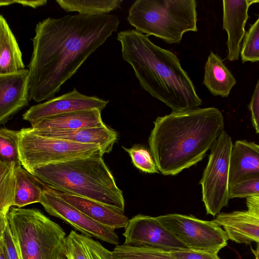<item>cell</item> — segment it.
<instances>
[{"instance_id":"cell-20","label":"cell","mask_w":259,"mask_h":259,"mask_svg":"<svg viewBox=\"0 0 259 259\" xmlns=\"http://www.w3.org/2000/svg\"><path fill=\"white\" fill-rule=\"evenodd\" d=\"M203 83L213 96L227 97L236 80L217 55L211 52L204 66Z\"/></svg>"},{"instance_id":"cell-10","label":"cell","mask_w":259,"mask_h":259,"mask_svg":"<svg viewBox=\"0 0 259 259\" xmlns=\"http://www.w3.org/2000/svg\"><path fill=\"white\" fill-rule=\"evenodd\" d=\"M43 186L40 203L48 213L65 221L83 235L118 244L119 238L114 230L94 221L57 196L52 189Z\"/></svg>"},{"instance_id":"cell-30","label":"cell","mask_w":259,"mask_h":259,"mask_svg":"<svg viewBox=\"0 0 259 259\" xmlns=\"http://www.w3.org/2000/svg\"><path fill=\"white\" fill-rule=\"evenodd\" d=\"M230 199L247 198L259 195V179L238 183L229 187Z\"/></svg>"},{"instance_id":"cell-34","label":"cell","mask_w":259,"mask_h":259,"mask_svg":"<svg viewBox=\"0 0 259 259\" xmlns=\"http://www.w3.org/2000/svg\"><path fill=\"white\" fill-rule=\"evenodd\" d=\"M48 3L47 0L26 1V0H14V4H20L23 6L29 7L34 9L44 6Z\"/></svg>"},{"instance_id":"cell-24","label":"cell","mask_w":259,"mask_h":259,"mask_svg":"<svg viewBox=\"0 0 259 259\" xmlns=\"http://www.w3.org/2000/svg\"><path fill=\"white\" fill-rule=\"evenodd\" d=\"M40 183L23 167L17 169L14 206L21 208L28 204L40 203L42 192Z\"/></svg>"},{"instance_id":"cell-33","label":"cell","mask_w":259,"mask_h":259,"mask_svg":"<svg viewBox=\"0 0 259 259\" xmlns=\"http://www.w3.org/2000/svg\"><path fill=\"white\" fill-rule=\"evenodd\" d=\"M252 125L259 134V77L249 105Z\"/></svg>"},{"instance_id":"cell-12","label":"cell","mask_w":259,"mask_h":259,"mask_svg":"<svg viewBox=\"0 0 259 259\" xmlns=\"http://www.w3.org/2000/svg\"><path fill=\"white\" fill-rule=\"evenodd\" d=\"M108 102L97 96L82 94L74 88L70 92L31 106L23 114L22 118L32 126L42 119L52 116L95 109L102 111Z\"/></svg>"},{"instance_id":"cell-37","label":"cell","mask_w":259,"mask_h":259,"mask_svg":"<svg viewBox=\"0 0 259 259\" xmlns=\"http://www.w3.org/2000/svg\"><path fill=\"white\" fill-rule=\"evenodd\" d=\"M61 259H67L66 258L64 257V258H62Z\"/></svg>"},{"instance_id":"cell-32","label":"cell","mask_w":259,"mask_h":259,"mask_svg":"<svg viewBox=\"0 0 259 259\" xmlns=\"http://www.w3.org/2000/svg\"><path fill=\"white\" fill-rule=\"evenodd\" d=\"M177 259H221L218 253L192 250L188 248L169 251Z\"/></svg>"},{"instance_id":"cell-26","label":"cell","mask_w":259,"mask_h":259,"mask_svg":"<svg viewBox=\"0 0 259 259\" xmlns=\"http://www.w3.org/2000/svg\"><path fill=\"white\" fill-rule=\"evenodd\" d=\"M112 252L114 259H177L163 250L124 244L116 245Z\"/></svg>"},{"instance_id":"cell-1","label":"cell","mask_w":259,"mask_h":259,"mask_svg":"<svg viewBox=\"0 0 259 259\" xmlns=\"http://www.w3.org/2000/svg\"><path fill=\"white\" fill-rule=\"evenodd\" d=\"M119 24L114 15L48 17L35 26L29 71V101L53 98Z\"/></svg>"},{"instance_id":"cell-29","label":"cell","mask_w":259,"mask_h":259,"mask_svg":"<svg viewBox=\"0 0 259 259\" xmlns=\"http://www.w3.org/2000/svg\"><path fill=\"white\" fill-rule=\"evenodd\" d=\"M131 157L133 164L138 169L147 173H157L158 170L154 159L144 147L135 145L130 148L123 147Z\"/></svg>"},{"instance_id":"cell-2","label":"cell","mask_w":259,"mask_h":259,"mask_svg":"<svg viewBox=\"0 0 259 259\" xmlns=\"http://www.w3.org/2000/svg\"><path fill=\"white\" fill-rule=\"evenodd\" d=\"M215 107L195 108L158 117L148 143L158 170L174 176L202 160L224 130Z\"/></svg>"},{"instance_id":"cell-22","label":"cell","mask_w":259,"mask_h":259,"mask_svg":"<svg viewBox=\"0 0 259 259\" xmlns=\"http://www.w3.org/2000/svg\"><path fill=\"white\" fill-rule=\"evenodd\" d=\"M67 259H114L112 251L99 241L71 230L66 238Z\"/></svg>"},{"instance_id":"cell-5","label":"cell","mask_w":259,"mask_h":259,"mask_svg":"<svg viewBox=\"0 0 259 259\" xmlns=\"http://www.w3.org/2000/svg\"><path fill=\"white\" fill-rule=\"evenodd\" d=\"M195 0H137L127 20L136 30L168 44L179 43L188 31H197Z\"/></svg>"},{"instance_id":"cell-6","label":"cell","mask_w":259,"mask_h":259,"mask_svg":"<svg viewBox=\"0 0 259 259\" xmlns=\"http://www.w3.org/2000/svg\"><path fill=\"white\" fill-rule=\"evenodd\" d=\"M8 220L20 259L66 258V233L40 210L12 207Z\"/></svg>"},{"instance_id":"cell-4","label":"cell","mask_w":259,"mask_h":259,"mask_svg":"<svg viewBox=\"0 0 259 259\" xmlns=\"http://www.w3.org/2000/svg\"><path fill=\"white\" fill-rule=\"evenodd\" d=\"M28 171L50 189L91 199L124 212L122 192L101 155L39 166Z\"/></svg>"},{"instance_id":"cell-18","label":"cell","mask_w":259,"mask_h":259,"mask_svg":"<svg viewBox=\"0 0 259 259\" xmlns=\"http://www.w3.org/2000/svg\"><path fill=\"white\" fill-rule=\"evenodd\" d=\"M59 197L94 221L113 230L127 226L130 219L124 212L84 197L53 190Z\"/></svg>"},{"instance_id":"cell-23","label":"cell","mask_w":259,"mask_h":259,"mask_svg":"<svg viewBox=\"0 0 259 259\" xmlns=\"http://www.w3.org/2000/svg\"><path fill=\"white\" fill-rule=\"evenodd\" d=\"M17 168L15 163L0 161V230L8 224V214L14 206Z\"/></svg>"},{"instance_id":"cell-13","label":"cell","mask_w":259,"mask_h":259,"mask_svg":"<svg viewBox=\"0 0 259 259\" xmlns=\"http://www.w3.org/2000/svg\"><path fill=\"white\" fill-rule=\"evenodd\" d=\"M246 210L221 213L212 221L229 239L238 243H259V195L246 198Z\"/></svg>"},{"instance_id":"cell-14","label":"cell","mask_w":259,"mask_h":259,"mask_svg":"<svg viewBox=\"0 0 259 259\" xmlns=\"http://www.w3.org/2000/svg\"><path fill=\"white\" fill-rule=\"evenodd\" d=\"M29 71L0 74V124H5L28 105Z\"/></svg>"},{"instance_id":"cell-16","label":"cell","mask_w":259,"mask_h":259,"mask_svg":"<svg viewBox=\"0 0 259 259\" xmlns=\"http://www.w3.org/2000/svg\"><path fill=\"white\" fill-rule=\"evenodd\" d=\"M254 179H259V144L236 141L230 158L229 187Z\"/></svg>"},{"instance_id":"cell-3","label":"cell","mask_w":259,"mask_h":259,"mask_svg":"<svg viewBox=\"0 0 259 259\" xmlns=\"http://www.w3.org/2000/svg\"><path fill=\"white\" fill-rule=\"evenodd\" d=\"M123 59L132 67L141 86L172 112L198 108L202 101L178 57L135 30L117 34Z\"/></svg>"},{"instance_id":"cell-8","label":"cell","mask_w":259,"mask_h":259,"mask_svg":"<svg viewBox=\"0 0 259 259\" xmlns=\"http://www.w3.org/2000/svg\"><path fill=\"white\" fill-rule=\"evenodd\" d=\"M233 144L224 130L210 148L200 184L207 214L215 216L228 204L230 158Z\"/></svg>"},{"instance_id":"cell-21","label":"cell","mask_w":259,"mask_h":259,"mask_svg":"<svg viewBox=\"0 0 259 259\" xmlns=\"http://www.w3.org/2000/svg\"><path fill=\"white\" fill-rule=\"evenodd\" d=\"M25 69L17 39L5 17L0 15V74Z\"/></svg>"},{"instance_id":"cell-11","label":"cell","mask_w":259,"mask_h":259,"mask_svg":"<svg viewBox=\"0 0 259 259\" xmlns=\"http://www.w3.org/2000/svg\"><path fill=\"white\" fill-rule=\"evenodd\" d=\"M124 244L156 248L167 252L187 248L156 219L138 214L130 220L123 233Z\"/></svg>"},{"instance_id":"cell-28","label":"cell","mask_w":259,"mask_h":259,"mask_svg":"<svg viewBox=\"0 0 259 259\" xmlns=\"http://www.w3.org/2000/svg\"><path fill=\"white\" fill-rule=\"evenodd\" d=\"M240 55L243 63L259 61V17L245 33Z\"/></svg>"},{"instance_id":"cell-35","label":"cell","mask_w":259,"mask_h":259,"mask_svg":"<svg viewBox=\"0 0 259 259\" xmlns=\"http://www.w3.org/2000/svg\"><path fill=\"white\" fill-rule=\"evenodd\" d=\"M255 256V259H259V243H256V247L255 249H251Z\"/></svg>"},{"instance_id":"cell-25","label":"cell","mask_w":259,"mask_h":259,"mask_svg":"<svg viewBox=\"0 0 259 259\" xmlns=\"http://www.w3.org/2000/svg\"><path fill=\"white\" fill-rule=\"evenodd\" d=\"M56 3L66 12L78 14L98 16L108 14L120 7L122 0H56Z\"/></svg>"},{"instance_id":"cell-31","label":"cell","mask_w":259,"mask_h":259,"mask_svg":"<svg viewBox=\"0 0 259 259\" xmlns=\"http://www.w3.org/2000/svg\"><path fill=\"white\" fill-rule=\"evenodd\" d=\"M0 244L2 245L8 259H20L9 225L0 230Z\"/></svg>"},{"instance_id":"cell-17","label":"cell","mask_w":259,"mask_h":259,"mask_svg":"<svg viewBox=\"0 0 259 259\" xmlns=\"http://www.w3.org/2000/svg\"><path fill=\"white\" fill-rule=\"evenodd\" d=\"M105 125L101 117V111L95 109L46 117L29 128L35 132H58Z\"/></svg>"},{"instance_id":"cell-9","label":"cell","mask_w":259,"mask_h":259,"mask_svg":"<svg viewBox=\"0 0 259 259\" xmlns=\"http://www.w3.org/2000/svg\"><path fill=\"white\" fill-rule=\"evenodd\" d=\"M187 248L218 253L227 245V235L213 221H207L178 213L156 217Z\"/></svg>"},{"instance_id":"cell-7","label":"cell","mask_w":259,"mask_h":259,"mask_svg":"<svg viewBox=\"0 0 259 259\" xmlns=\"http://www.w3.org/2000/svg\"><path fill=\"white\" fill-rule=\"evenodd\" d=\"M18 135L21 163L28 171L39 166L103 155L98 145L40 136L31 132L28 127L18 131Z\"/></svg>"},{"instance_id":"cell-27","label":"cell","mask_w":259,"mask_h":259,"mask_svg":"<svg viewBox=\"0 0 259 259\" xmlns=\"http://www.w3.org/2000/svg\"><path fill=\"white\" fill-rule=\"evenodd\" d=\"M18 143V131L0 128V161L15 163L18 168L22 166Z\"/></svg>"},{"instance_id":"cell-36","label":"cell","mask_w":259,"mask_h":259,"mask_svg":"<svg viewBox=\"0 0 259 259\" xmlns=\"http://www.w3.org/2000/svg\"><path fill=\"white\" fill-rule=\"evenodd\" d=\"M0 259H8L5 250L0 244Z\"/></svg>"},{"instance_id":"cell-15","label":"cell","mask_w":259,"mask_h":259,"mask_svg":"<svg viewBox=\"0 0 259 259\" xmlns=\"http://www.w3.org/2000/svg\"><path fill=\"white\" fill-rule=\"evenodd\" d=\"M223 28L228 34L227 59L231 61L239 59L241 43L245 35V25L248 18L249 0H223Z\"/></svg>"},{"instance_id":"cell-19","label":"cell","mask_w":259,"mask_h":259,"mask_svg":"<svg viewBox=\"0 0 259 259\" xmlns=\"http://www.w3.org/2000/svg\"><path fill=\"white\" fill-rule=\"evenodd\" d=\"M28 128L31 132L42 136L98 145L103 155L112 151L114 144L118 140L117 132L106 125L58 132H35Z\"/></svg>"}]
</instances>
